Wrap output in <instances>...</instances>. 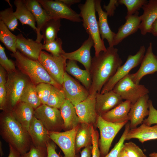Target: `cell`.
<instances>
[{
    "label": "cell",
    "mask_w": 157,
    "mask_h": 157,
    "mask_svg": "<svg viewBox=\"0 0 157 157\" xmlns=\"http://www.w3.org/2000/svg\"><path fill=\"white\" fill-rule=\"evenodd\" d=\"M122 63L118 49L114 47L109 46L106 51L93 57L89 71L91 80L89 94L100 93Z\"/></svg>",
    "instance_id": "obj_1"
},
{
    "label": "cell",
    "mask_w": 157,
    "mask_h": 157,
    "mask_svg": "<svg viewBox=\"0 0 157 157\" xmlns=\"http://www.w3.org/2000/svg\"><path fill=\"white\" fill-rule=\"evenodd\" d=\"M0 134L21 155L28 152L32 144L28 130L15 119L10 111H3L0 115Z\"/></svg>",
    "instance_id": "obj_2"
},
{
    "label": "cell",
    "mask_w": 157,
    "mask_h": 157,
    "mask_svg": "<svg viewBox=\"0 0 157 157\" xmlns=\"http://www.w3.org/2000/svg\"><path fill=\"white\" fill-rule=\"evenodd\" d=\"M10 55L15 59L16 65L21 72L28 76L30 81L35 85L41 83H46L63 89L62 86L51 77L38 60L26 57L18 50Z\"/></svg>",
    "instance_id": "obj_3"
},
{
    "label": "cell",
    "mask_w": 157,
    "mask_h": 157,
    "mask_svg": "<svg viewBox=\"0 0 157 157\" xmlns=\"http://www.w3.org/2000/svg\"><path fill=\"white\" fill-rule=\"evenodd\" d=\"M78 7L83 26L93 40L95 56H97L101 52L106 51L107 48L99 32L95 14V0H87L84 3L78 5Z\"/></svg>",
    "instance_id": "obj_4"
},
{
    "label": "cell",
    "mask_w": 157,
    "mask_h": 157,
    "mask_svg": "<svg viewBox=\"0 0 157 157\" xmlns=\"http://www.w3.org/2000/svg\"><path fill=\"white\" fill-rule=\"evenodd\" d=\"M30 81L21 72L16 71L8 73L5 85L7 94L6 111H11L20 101L23 91Z\"/></svg>",
    "instance_id": "obj_5"
},
{
    "label": "cell",
    "mask_w": 157,
    "mask_h": 157,
    "mask_svg": "<svg viewBox=\"0 0 157 157\" xmlns=\"http://www.w3.org/2000/svg\"><path fill=\"white\" fill-rule=\"evenodd\" d=\"M128 122L113 123L106 121L101 116L98 115L96 124L100 131V139L99 141V146L102 157H104L108 153L115 136Z\"/></svg>",
    "instance_id": "obj_6"
},
{
    "label": "cell",
    "mask_w": 157,
    "mask_h": 157,
    "mask_svg": "<svg viewBox=\"0 0 157 157\" xmlns=\"http://www.w3.org/2000/svg\"><path fill=\"white\" fill-rule=\"evenodd\" d=\"M113 90L123 99L130 101L131 105L149 92L144 85L135 83L131 79L129 74L120 80Z\"/></svg>",
    "instance_id": "obj_7"
},
{
    "label": "cell",
    "mask_w": 157,
    "mask_h": 157,
    "mask_svg": "<svg viewBox=\"0 0 157 157\" xmlns=\"http://www.w3.org/2000/svg\"><path fill=\"white\" fill-rule=\"evenodd\" d=\"M34 116L50 132H59L63 129V120L57 108L42 104L34 109Z\"/></svg>",
    "instance_id": "obj_8"
},
{
    "label": "cell",
    "mask_w": 157,
    "mask_h": 157,
    "mask_svg": "<svg viewBox=\"0 0 157 157\" xmlns=\"http://www.w3.org/2000/svg\"><path fill=\"white\" fill-rule=\"evenodd\" d=\"M145 51V47L142 45L135 54L129 55L124 63L119 67L114 75L104 85L100 93L104 94L113 90L120 80L129 74L132 69L141 63Z\"/></svg>",
    "instance_id": "obj_9"
},
{
    "label": "cell",
    "mask_w": 157,
    "mask_h": 157,
    "mask_svg": "<svg viewBox=\"0 0 157 157\" xmlns=\"http://www.w3.org/2000/svg\"><path fill=\"white\" fill-rule=\"evenodd\" d=\"M51 77L61 85L63 82L65 71L66 60L62 55L53 56L42 51L38 60Z\"/></svg>",
    "instance_id": "obj_10"
},
{
    "label": "cell",
    "mask_w": 157,
    "mask_h": 157,
    "mask_svg": "<svg viewBox=\"0 0 157 157\" xmlns=\"http://www.w3.org/2000/svg\"><path fill=\"white\" fill-rule=\"evenodd\" d=\"M51 18L65 19L74 22L82 21L80 15L59 0H37Z\"/></svg>",
    "instance_id": "obj_11"
},
{
    "label": "cell",
    "mask_w": 157,
    "mask_h": 157,
    "mask_svg": "<svg viewBox=\"0 0 157 157\" xmlns=\"http://www.w3.org/2000/svg\"><path fill=\"white\" fill-rule=\"evenodd\" d=\"M78 127L63 132L49 131L50 138L62 150L63 157H76L75 141Z\"/></svg>",
    "instance_id": "obj_12"
},
{
    "label": "cell",
    "mask_w": 157,
    "mask_h": 157,
    "mask_svg": "<svg viewBox=\"0 0 157 157\" xmlns=\"http://www.w3.org/2000/svg\"><path fill=\"white\" fill-rule=\"evenodd\" d=\"M62 85L66 99L74 106L85 100L89 95L88 90L66 72Z\"/></svg>",
    "instance_id": "obj_13"
},
{
    "label": "cell",
    "mask_w": 157,
    "mask_h": 157,
    "mask_svg": "<svg viewBox=\"0 0 157 157\" xmlns=\"http://www.w3.org/2000/svg\"><path fill=\"white\" fill-rule=\"evenodd\" d=\"M97 93L89 94L85 100L74 106L80 123L91 125L96 124L98 116L96 108Z\"/></svg>",
    "instance_id": "obj_14"
},
{
    "label": "cell",
    "mask_w": 157,
    "mask_h": 157,
    "mask_svg": "<svg viewBox=\"0 0 157 157\" xmlns=\"http://www.w3.org/2000/svg\"><path fill=\"white\" fill-rule=\"evenodd\" d=\"M152 44L149 43L138 70L135 73L130 74L132 80L139 84L142 78L146 75L157 72V57L153 53Z\"/></svg>",
    "instance_id": "obj_15"
},
{
    "label": "cell",
    "mask_w": 157,
    "mask_h": 157,
    "mask_svg": "<svg viewBox=\"0 0 157 157\" xmlns=\"http://www.w3.org/2000/svg\"><path fill=\"white\" fill-rule=\"evenodd\" d=\"M149 95L147 94L131 105L128 114L130 129L142 124L145 117L149 115Z\"/></svg>",
    "instance_id": "obj_16"
},
{
    "label": "cell",
    "mask_w": 157,
    "mask_h": 157,
    "mask_svg": "<svg viewBox=\"0 0 157 157\" xmlns=\"http://www.w3.org/2000/svg\"><path fill=\"white\" fill-rule=\"evenodd\" d=\"M94 45L93 40L89 35L79 48L70 52H65L62 55L66 60L78 61L83 65L85 69L89 72L92 60L90 50Z\"/></svg>",
    "instance_id": "obj_17"
},
{
    "label": "cell",
    "mask_w": 157,
    "mask_h": 157,
    "mask_svg": "<svg viewBox=\"0 0 157 157\" xmlns=\"http://www.w3.org/2000/svg\"><path fill=\"white\" fill-rule=\"evenodd\" d=\"M123 101L122 98L113 90L104 94L97 93L96 97V108L97 115L101 116Z\"/></svg>",
    "instance_id": "obj_18"
},
{
    "label": "cell",
    "mask_w": 157,
    "mask_h": 157,
    "mask_svg": "<svg viewBox=\"0 0 157 157\" xmlns=\"http://www.w3.org/2000/svg\"><path fill=\"white\" fill-rule=\"evenodd\" d=\"M42 45L41 42L25 38L21 33L17 35V50L23 55L31 59L38 60L42 51Z\"/></svg>",
    "instance_id": "obj_19"
},
{
    "label": "cell",
    "mask_w": 157,
    "mask_h": 157,
    "mask_svg": "<svg viewBox=\"0 0 157 157\" xmlns=\"http://www.w3.org/2000/svg\"><path fill=\"white\" fill-rule=\"evenodd\" d=\"M139 14L138 12L125 18V22L119 27L115 33L113 38V47L118 44L124 39L135 33L139 29L141 19Z\"/></svg>",
    "instance_id": "obj_20"
},
{
    "label": "cell",
    "mask_w": 157,
    "mask_h": 157,
    "mask_svg": "<svg viewBox=\"0 0 157 157\" xmlns=\"http://www.w3.org/2000/svg\"><path fill=\"white\" fill-rule=\"evenodd\" d=\"M143 12L140 15L141 21L140 25L141 34L150 33L152 24L157 19V0H150L142 7Z\"/></svg>",
    "instance_id": "obj_21"
},
{
    "label": "cell",
    "mask_w": 157,
    "mask_h": 157,
    "mask_svg": "<svg viewBox=\"0 0 157 157\" xmlns=\"http://www.w3.org/2000/svg\"><path fill=\"white\" fill-rule=\"evenodd\" d=\"M28 131L32 144L35 146L46 147L47 143L51 140L49 135V131L34 116Z\"/></svg>",
    "instance_id": "obj_22"
},
{
    "label": "cell",
    "mask_w": 157,
    "mask_h": 157,
    "mask_svg": "<svg viewBox=\"0 0 157 157\" xmlns=\"http://www.w3.org/2000/svg\"><path fill=\"white\" fill-rule=\"evenodd\" d=\"M24 1L33 15L37 24L36 41L41 42L42 39L41 30L45 23L51 18L37 0H24Z\"/></svg>",
    "instance_id": "obj_23"
},
{
    "label": "cell",
    "mask_w": 157,
    "mask_h": 157,
    "mask_svg": "<svg viewBox=\"0 0 157 157\" xmlns=\"http://www.w3.org/2000/svg\"><path fill=\"white\" fill-rule=\"evenodd\" d=\"M101 2V0H95V10L99 17L98 23L100 34L102 40H107L109 46L113 47V38L116 33L112 31L109 27L107 20L108 15L102 10Z\"/></svg>",
    "instance_id": "obj_24"
},
{
    "label": "cell",
    "mask_w": 157,
    "mask_h": 157,
    "mask_svg": "<svg viewBox=\"0 0 157 157\" xmlns=\"http://www.w3.org/2000/svg\"><path fill=\"white\" fill-rule=\"evenodd\" d=\"M131 105L130 101L125 100L101 116L106 121L114 123L129 121L128 114Z\"/></svg>",
    "instance_id": "obj_25"
},
{
    "label": "cell",
    "mask_w": 157,
    "mask_h": 157,
    "mask_svg": "<svg viewBox=\"0 0 157 157\" xmlns=\"http://www.w3.org/2000/svg\"><path fill=\"white\" fill-rule=\"evenodd\" d=\"M10 111L15 119L28 131L34 116V109L26 103L20 101Z\"/></svg>",
    "instance_id": "obj_26"
},
{
    "label": "cell",
    "mask_w": 157,
    "mask_h": 157,
    "mask_svg": "<svg viewBox=\"0 0 157 157\" xmlns=\"http://www.w3.org/2000/svg\"><path fill=\"white\" fill-rule=\"evenodd\" d=\"M133 138L138 139L142 143L148 140L157 139V124L149 126L142 124L138 127L130 129L126 140Z\"/></svg>",
    "instance_id": "obj_27"
},
{
    "label": "cell",
    "mask_w": 157,
    "mask_h": 157,
    "mask_svg": "<svg viewBox=\"0 0 157 157\" xmlns=\"http://www.w3.org/2000/svg\"><path fill=\"white\" fill-rule=\"evenodd\" d=\"M59 109L63 120V129L68 130L78 126L80 123L73 104L66 99Z\"/></svg>",
    "instance_id": "obj_28"
},
{
    "label": "cell",
    "mask_w": 157,
    "mask_h": 157,
    "mask_svg": "<svg viewBox=\"0 0 157 157\" xmlns=\"http://www.w3.org/2000/svg\"><path fill=\"white\" fill-rule=\"evenodd\" d=\"M16 7L14 14L22 25H27L36 32V21L31 11L28 8L24 0H15L14 2Z\"/></svg>",
    "instance_id": "obj_29"
},
{
    "label": "cell",
    "mask_w": 157,
    "mask_h": 157,
    "mask_svg": "<svg viewBox=\"0 0 157 157\" xmlns=\"http://www.w3.org/2000/svg\"><path fill=\"white\" fill-rule=\"evenodd\" d=\"M65 71L79 81L89 90L91 85L89 71L86 69H81L77 65L76 61L72 60H68L67 62Z\"/></svg>",
    "instance_id": "obj_30"
},
{
    "label": "cell",
    "mask_w": 157,
    "mask_h": 157,
    "mask_svg": "<svg viewBox=\"0 0 157 157\" xmlns=\"http://www.w3.org/2000/svg\"><path fill=\"white\" fill-rule=\"evenodd\" d=\"M78 126L75 137L76 152L81 148L91 145L92 142V126L85 123H81Z\"/></svg>",
    "instance_id": "obj_31"
},
{
    "label": "cell",
    "mask_w": 157,
    "mask_h": 157,
    "mask_svg": "<svg viewBox=\"0 0 157 157\" xmlns=\"http://www.w3.org/2000/svg\"><path fill=\"white\" fill-rule=\"evenodd\" d=\"M60 26V19L51 18L45 23L41 30L43 44L58 38L57 33Z\"/></svg>",
    "instance_id": "obj_32"
},
{
    "label": "cell",
    "mask_w": 157,
    "mask_h": 157,
    "mask_svg": "<svg viewBox=\"0 0 157 157\" xmlns=\"http://www.w3.org/2000/svg\"><path fill=\"white\" fill-rule=\"evenodd\" d=\"M20 101L26 103L34 109L42 104L37 93L36 85L31 81H29L26 85Z\"/></svg>",
    "instance_id": "obj_33"
},
{
    "label": "cell",
    "mask_w": 157,
    "mask_h": 157,
    "mask_svg": "<svg viewBox=\"0 0 157 157\" xmlns=\"http://www.w3.org/2000/svg\"><path fill=\"white\" fill-rule=\"evenodd\" d=\"M17 36L13 34L7 26L0 21V40L6 48L12 53L17 50L16 42Z\"/></svg>",
    "instance_id": "obj_34"
},
{
    "label": "cell",
    "mask_w": 157,
    "mask_h": 157,
    "mask_svg": "<svg viewBox=\"0 0 157 157\" xmlns=\"http://www.w3.org/2000/svg\"><path fill=\"white\" fill-rule=\"evenodd\" d=\"M0 21L2 22L11 31L17 28L18 19L15 15L12 6L0 12Z\"/></svg>",
    "instance_id": "obj_35"
},
{
    "label": "cell",
    "mask_w": 157,
    "mask_h": 157,
    "mask_svg": "<svg viewBox=\"0 0 157 157\" xmlns=\"http://www.w3.org/2000/svg\"><path fill=\"white\" fill-rule=\"evenodd\" d=\"M65 99L63 89L53 86L46 104L49 106L59 109Z\"/></svg>",
    "instance_id": "obj_36"
},
{
    "label": "cell",
    "mask_w": 157,
    "mask_h": 157,
    "mask_svg": "<svg viewBox=\"0 0 157 157\" xmlns=\"http://www.w3.org/2000/svg\"><path fill=\"white\" fill-rule=\"evenodd\" d=\"M119 4L124 5L127 9L126 18L138 12L143 6L148 2L146 0H119Z\"/></svg>",
    "instance_id": "obj_37"
},
{
    "label": "cell",
    "mask_w": 157,
    "mask_h": 157,
    "mask_svg": "<svg viewBox=\"0 0 157 157\" xmlns=\"http://www.w3.org/2000/svg\"><path fill=\"white\" fill-rule=\"evenodd\" d=\"M62 41L59 38L43 44L42 50H45L55 56H62L65 52L62 49Z\"/></svg>",
    "instance_id": "obj_38"
},
{
    "label": "cell",
    "mask_w": 157,
    "mask_h": 157,
    "mask_svg": "<svg viewBox=\"0 0 157 157\" xmlns=\"http://www.w3.org/2000/svg\"><path fill=\"white\" fill-rule=\"evenodd\" d=\"M53 86L46 83H40L36 85L37 93L42 104H47Z\"/></svg>",
    "instance_id": "obj_39"
},
{
    "label": "cell",
    "mask_w": 157,
    "mask_h": 157,
    "mask_svg": "<svg viewBox=\"0 0 157 157\" xmlns=\"http://www.w3.org/2000/svg\"><path fill=\"white\" fill-rule=\"evenodd\" d=\"M0 64L8 73L17 71L14 62L9 59L5 51V48L0 44Z\"/></svg>",
    "instance_id": "obj_40"
},
{
    "label": "cell",
    "mask_w": 157,
    "mask_h": 157,
    "mask_svg": "<svg viewBox=\"0 0 157 157\" xmlns=\"http://www.w3.org/2000/svg\"><path fill=\"white\" fill-rule=\"evenodd\" d=\"M125 125L124 130L118 141L111 151L104 157H117L126 140V135L130 129L129 122Z\"/></svg>",
    "instance_id": "obj_41"
},
{
    "label": "cell",
    "mask_w": 157,
    "mask_h": 157,
    "mask_svg": "<svg viewBox=\"0 0 157 157\" xmlns=\"http://www.w3.org/2000/svg\"><path fill=\"white\" fill-rule=\"evenodd\" d=\"M123 148L129 157H147L142 150L132 142L124 143Z\"/></svg>",
    "instance_id": "obj_42"
},
{
    "label": "cell",
    "mask_w": 157,
    "mask_h": 157,
    "mask_svg": "<svg viewBox=\"0 0 157 157\" xmlns=\"http://www.w3.org/2000/svg\"><path fill=\"white\" fill-rule=\"evenodd\" d=\"M47 147L31 146L29 150L26 153L21 155V157H47Z\"/></svg>",
    "instance_id": "obj_43"
},
{
    "label": "cell",
    "mask_w": 157,
    "mask_h": 157,
    "mask_svg": "<svg viewBox=\"0 0 157 157\" xmlns=\"http://www.w3.org/2000/svg\"><path fill=\"white\" fill-rule=\"evenodd\" d=\"M149 114L148 117L145 119L142 124L150 126L154 124H157V110L154 107L152 101H149Z\"/></svg>",
    "instance_id": "obj_44"
},
{
    "label": "cell",
    "mask_w": 157,
    "mask_h": 157,
    "mask_svg": "<svg viewBox=\"0 0 157 157\" xmlns=\"http://www.w3.org/2000/svg\"><path fill=\"white\" fill-rule=\"evenodd\" d=\"M92 157H100V152L99 149V134L92 126Z\"/></svg>",
    "instance_id": "obj_45"
},
{
    "label": "cell",
    "mask_w": 157,
    "mask_h": 157,
    "mask_svg": "<svg viewBox=\"0 0 157 157\" xmlns=\"http://www.w3.org/2000/svg\"><path fill=\"white\" fill-rule=\"evenodd\" d=\"M7 94L5 85H0V109L3 111L6 110Z\"/></svg>",
    "instance_id": "obj_46"
},
{
    "label": "cell",
    "mask_w": 157,
    "mask_h": 157,
    "mask_svg": "<svg viewBox=\"0 0 157 157\" xmlns=\"http://www.w3.org/2000/svg\"><path fill=\"white\" fill-rule=\"evenodd\" d=\"M118 4V0H110L107 6L104 5V8L106 10L108 16H111L114 15L116 7Z\"/></svg>",
    "instance_id": "obj_47"
},
{
    "label": "cell",
    "mask_w": 157,
    "mask_h": 157,
    "mask_svg": "<svg viewBox=\"0 0 157 157\" xmlns=\"http://www.w3.org/2000/svg\"><path fill=\"white\" fill-rule=\"evenodd\" d=\"M47 151V157H60L56 152V145L51 141L48 142L46 145Z\"/></svg>",
    "instance_id": "obj_48"
},
{
    "label": "cell",
    "mask_w": 157,
    "mask_h": 157,
    "mask_svg": "<svg viewBox=\"0 0 157 157\" xmlns=\"http://www.w3.org/2000/svg\"><path fill=\"white\" fill-rule=\"evenodd\" d=\"M92 147L91 145L85 147L80 152V157H91Z\"/></svg>",
    "instance_id": "obj_49"
},
{
    "label": "cell",
    "mask_w": 157,
    "mask_h": 157,
    "mask_svg": "<svg viewBox=\"0 0 157 157\" xmlns=\"http://www.w3.org/2000/svg\"><path fill=\"white\" fill-rule=\"evenodd\" d=\"M4 69L0 65V85H5L6 82Z\"/></svg>",
    "instance_id": "obj_50"
},
{
    "label": "cell",
    "mask_w": 157,
    "mask_h": 157,
    "mask_svg": "<svg viewBox=\"0 0 157 157\" xmlns=\"http://www.w3.org/2000/svg\"><path fill=\"white\" fill-rule=\"evenodd\" d=\"M9 153L8 157H21V154L10 144H8Z\"/></svg>",
    "instance_id": "obj_51"
},
{
    "label": "cell",
    "mask_w": 157,
    "mask_h": 157,
    "mask_svg": "<svg viewBox=\"0 0 157 157\" xmlns=\"http://www.w3.org/2000/svg\"><path fill=\"white\" fill-rule=\"evenodd\" d=\"M59 1L69 7H71V6L72 5L79 3L81 1L80 0H59Z\"/></svg>",
    "instance_id": "obj_52"
},
{
    "label": "cell",
    "mask_w": 157,
    "mask_h": 157,
    "mask_svg": "<svg viewBox=\"0 0 157 157\" xmlns=\"http://www.w3.org/2000/svg\"><path fill=\"white\" fill-rule=\"evenodd\" d=\"M150 33L155 36H157V19L152 24Z\"/></svg>",
    "instance_id": "obj_53"
},
{
    "label": "cell",
    "mask_w": 157,
    "mask_h": 157,
    "mask_svg": "<svg viewBox=\"0 0 157 157\" xmlns=\"http://www.w3.org/2000/svg\"><path fill=\"white\" fill-rule=\"evenodd\" d=\"M117 157H129L124 149L123 146L120 151Z\"/></svg>",
    "instance_id": "obj_54"
},
{
    "label": "cell",
    "mask_w": 157,
    "mask_h": 157,
    "mask_svg": "<svg viewBox=\"0 0 157 157\" xmlns=\"http://www.w3.org/2000/svg\"><path fill=\"white\" fill-rule=\"evenodd\" d=\"M0 155L1 157L3 155V152L2 148V143L1 141H0Z\"/></svg>",
    "instance_id": "obj_55"
},
{
    "label": "cell",
    "mask_w": 157,
    "mask_h": 157,
    "mask_svg": "<svg viewBox=\"0 0 157 157\" xmlns=\"http://www.w3.org/2000/svg\"><path fill=\"white\" fill-rule=\"evenodd\" d=\"M150 157H157V153L153 152L149 154Z\"/></svg>",
    "instance_id": "obj_56"
}]
</instances>
